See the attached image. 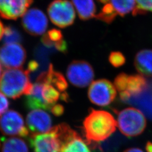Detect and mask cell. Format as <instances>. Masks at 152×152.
Wrapping results in <instances>:
<instances>
[{
  "mask_svg": "<svg viewBox=\"0 0 152 152\" xmlns=\"http://www.w3.org/2000/svg\"><path fill=\"white\" fill-rule=\"evenodd\" d=\"M117 126V121L110 113L91 109L83 122V130L88 142H99L111 136Z\"/></svg>",
  "mask_w": 152,
  "mask_h": 152,
  "instance_id": "6da1fadb",
  "label": "cell"
},
{
  "mask_svg": "<svg viewBox=\"0 0 152 152\" xmlns=\"http://www.w3.org/2000/svg\"><path fill=\"white\" fill-rule=\"evenodd\" d=\"M29 74V71L22 68L7 69L0 78V91L13 99L20 98L23 95H27L33 87Z\"/></svg>",
  "mask_w": 152,
  "mask_h": 152,
  "instance_id": "7a4b0ae2",
  "label": "cell"
},
{
  "mask_svg": "<svg viewBox=\"0 0 152 152\" xmlns=\"http://www.w3.org/2000/svg\"><path fill=\"white\" fill-rule=\"evenodd\" d=\"M147 125L145 115L139 109L129 107L118 112L117 126L122 134L134 137L142 134Z\"/></svg>",
  "mask_w": 152,
  "mask_h": 152,
  "instance_id": "3957f363",
  "label": "cell"
},
{
  "mask_svg": "<svg viewBox=\"0 0 152 152\" xmlns=\"http://www.w3.org/2000/svg\"><path fill=\"white\" fill-rule=\"evenodd\" d=\"M48 13L51 22L62 28L72 26L76 18L73 5L68 0H54L48 6Z\"/></svg>",
  "mask_w": 152,
  "mask_h": 152,
  "instance_id": "277c9868",
  "label": "cell"
},
{
  "mask_svg": "<svg viewBox=\"0 0 152 152\" xmlns=\"http://www.w3.org/2000/svg\"><path fill=\"white\" fill-rule=\"evenodd\" d=\"M117 91L114 85L105 79L92 82L88 90V96L92 103L105 107L112 103Z\"/></svg>",
  "mask_w": 152,
  "mask_h": 152,
  "instance_id": "5b68a950",
  "label": "cell"
},
{
  "mask_svg": "<svg viewBox=\"0 0 152 152\" xmlns=\"http://www.w3.org/2000/svg\"><path fill=\"white\" fill-rule=\"evenodd\" d=\"M68 80L75 86L83 88L89 85L94 78L92 66L84 60H74L66 70Z\"/></svg>",
  "mask_w": 152,
  "mask_h": 152,
  "instance_id": "8992f818",
  "label": "cell"
},
{
  "mask_svg": "<svg viewBox=\"0 0 152 152\" xmlns=\"http://www.w3.org/2000/svg\"><path fill=\"white\" fill-rule=\"evenodd\" d=\"M0 131L6 136L27 137L29 135L22 115L14 110H7L1 117Z\"/></svg>",
  "mask_w": 152,
  "mask_h": 152,
  "instance_id": "52a82bcc",
  "label": "cell"
},
{
  "mask_svg": "<svg viewBox=\"0 0 152 152\" xmlns=\"http://www.w3.org/2000/svg\"><path fill=\"white\" fill-rule=\"evenodd\" d=\"M26 58V51L20 44H4L0 48V63L8 69L21 68Z\"/></svg>",
  "mask_w": 152,
  "mask_h": 152,
  "instance_id": "ba28073f",
  "label": "cell"
},
{
  "mask_svg": "<svg viewBox=\"0 0 152 152\" xmlns=\"http://www.w3.org/2000/svg\"><path fill=\"white\" fill-rule=\"evenodd\" d=\"M29 141L34 152H60L61 151L60 139L54 127L46 133L32 134Z\"/></svg>",
  "mask_w": 152,
  "mask_h": 152,
  "instance_id": "9c48e42d",
  "label": "cell"
},
{
  "mask_svg": "<svg viewBox=\"0 0 152 152\" xmlns=\"http://www.w3.org/2000/svg\"><path fill=\"white\" fill-rule=\"evenodd\" d=\"M22 17V26L28 34L37 36L46 32L48 27V19L41 10L37 8L29 9Z\"/></svg>",
  "mask_w": 152,
  "mask_h": 152,
  "instance_id": "30bf717a",
  "label": "cell"
},
{
  "mask_svg": "<svg viewBox=\"0 0 152 152\" xmlns=\"http://www.w3.org/2000/svg\"><path fill=\"white\" fill-rule=\"evenodd\" d=\"M33 0H0V15L9 20H16L23 16Z\"/></svg>",
  "mask_w": 152,
  "mask_h": 152,
  "instance_id": "8fae6325",
  "label": "cell"
},
{
  "mask_svg": "<svg viewBox=\"0 0 152 152\" xmlns=\"http://www.w3.org/2000/svg\"><path fill=\"white\" fill-rule=\"evenodd\" d=\"M27 125L32 134H43L52 129V121L48 113L41 109H34L27 115Z\"/></svg>",
  "mask_w": 152,
  "mask_h": 152,
  "instance_id": "7c38bea8",
  "label": "cell"
},
{
  "mask_svg": "<svg viewBox=\"0 0 152 152\" xmlns=\"http://www.w3.org/2000/svg\"><path fill=\"white\" fill-rule=\"evenodd\" d=\"M37 81L49 83L57 88L62 94H66V90L68 88V83L65 77L59 72L56 71L52 64L49 65L46 72L41 73Z\"/></svg>",
  "mask_w": 152,
  "mask_h": 152,
  "instance_id": "4fadbf2b",
  "label": "cell"
},
{
  "mask_svg": "<svg viewBox=\"0 0 152 152\" xmlns=\"http://www.w3.org/2000/svg\"><path fill=\"white\" fill-rule=\"evenodd\" d=\"M126 103H130L141 109V112L152 119V81L148 83L146 88L139 95L130 98Z\"/></svg>",
  "mask_w": 152,
  "mask_h": 152,
  "instance_id": "5bb4252c",
  "label": "cell"
},
{
  "mask_svg": "<svg viewBox=\"0 0 152 152\" xmlns=\"http://www.w3.org/2000/svg\"><path fill=\"white\" fill-rule=\"evenodd\" d=\"M148 81L142 75H136L129 76L126 92L120 95L122 101L126 102L130 98L142 92L147 87Z\"/></svg>",
  "mask_w": 152,
  "mask_h": 152,
  "instance_id": "9a60e30c",
  "label": "cell"
},
{
  "mask_svg": "<svg viewBox=\"0 0 152 152\" xmlns=\"http://www.w3.org/2000/svg\"><path fill=\"white\" fill-rule=\"evenodd\" d=\"M134 64L142 76H152V50H142L136 54Z\"/></svg>",
  "mask_w": 152,
  "mask_h": 152,
  "instance_id": "2e32d148",
  "label": "cell"
},
{
  "mask_svg": "<svg viewBox=\"0 0 152 152\" xmlns=\"http://www.w3.org/2000/svg\"><path fill=\"white\" fill-rule=\"evenodd\" d=\"M42 43L48 48H55L59 51L65 53L67 51V44L63 39L60 30L52 29L44 34L42 39Z\"/></svg>",
  "mask_w": 152,
  "mask_h": 152,
  "instance_id": "e0dca14e",
  "label": "cell"
},
{
  "mask_svg": "<svg viewBox=\"0 0 152 152\" xmlns=\"http://www.w3.org/2000/svg\"><path fill=\"white\" fill-rule=\"evenodd\" d=\"M60 152H91L78 133L74 132L62 144Z\"/></svg>",
  "mask_w": 152,
  "mask_h": 152,
  "instance_id": "ac0fdd59",
  "label": "cell"
},
{
  "mask_svg": "<svg viewBox=\"0 0 152 152\" xmlns=\"http://www.w3.org/2000/svg\"><path fill=\"white\" fill-rule=\"evenodd\" d=\"M79 18L87 20L96 16V8L94 0H72Z\"/></svg>",
  "mask_w": 152,
  "mask_h": 152,
  "instance_id": "d6986e66",
  "label": "cell"
},
{
  "mask_svg": "<svg viewBox=\"0 0 152 152\" xmlns=\"http://www.w3.org/2000/svg\"><path fill=\"white\" fill-rule=\"evenodd\" d=\"M2 152H29L27 145L23 139L19 137L2 138Z\"/></svg>",
  "mask_w": 152,
  "mask_h": 152,
  "instance_id": "ffe728a7",
  "label": "cell"
},
{
  "mask_svg": "<svg viewBox=\"0 0 152 152\" xmlns=\"http://www.w3.org/2000/svg\"><path fill=\"white\" fill-rule=\"evenodd\" d=\"M109 2L117 14L121 16L133 12L137 7L135 0H109Z\"/></svg>",
  "mask_w": 152,
  "mask_h": 152,
  "instance_id": "44dd1931",
  "label": "cell"
},
{
  "mask_svg": "<svg viewBox=\"0 0 152 152\" xmlns=\"http://www.w3.org/2000/svg\"><path fill=\"white\" fill-rule=\"evenodd\" d=\"M117 15L111 4L109 2L104 5L100 12L96 15L95 18L101 21L110 24L114 20Z\"/></svg>",
  "mask_w": 152,
  "mask_h": 152,
  "instance_id": "7402d4cb",
  "label": "cell"
},
{
  "mask_svg": "<svg viewBox=\"0 0 152 152\" xmlns=\"http://www.w3.org/2000/svg\"><path fill=\"white\" fill-rule=\"evenodd\" d=\"M22 39L20 33L15 28L9 26L5 28L3 37V41L5 44H19L22 41Z\"/></svg>",
  "mask_w": 152,
  "mask_h": 152,
  "instance_id": "603a6c76",
  "label": "cell"
},
{
  "mask_svg": "<svg viewBox=\"0 0 152 152\" xmlns=\"http://www.w3.org/2000/svg\"><path fill=\"white\" fill-rule=\"evenodd\" d=\"M129 76L127 74L122 73L116 77L114 80V86L115 89L120 92V95L126 92Z\"/></svg>",
  "mask_w": 152,
  "mask_h": 152,
  "instance_id": "cb8c5ba5",
  "label": "cell"
},
{
  "mask_svg": "<svg viewBox=\"0 0 152 152\" xmlns=\"http://www.w3.org/2000/svg\"><path fill=\"white\" fill-rule=\"evenodd\" d=\"M136 9L132 12L134 15L139 14H143L147 11L152 12V0H135Z\"/></svg>",
  "mask_w": 152,
  "mask_h": 152,
  "instance_id": "d4e9b609",
  "label": "cell"
},
{
  "mask_svg": "<svg viewBox=\"0 0 152 152\" xmlns=\"http://www.w3.org/2000/svg\"><path fill=\"white\" fill-rule=\"evenodd\" d=\"M109 61L110 63L114 67H120L125 64V59L124 55L118 51L112 52L109 56Z\"/></svg>",
  "mask_w": 152,
  "mask_h": 152,
  "instance_id": "484cf974",
  "label": "cell"
},
{
  "mask_svg": "<svg viewBox=\"0 0 152 152\" xmlns=\"http://www.w3.org/2000/svg\"><path fill=\"white\" fill-rule=\"evenodd\" d=\"M9 107V102L5 95L0 92V116L4 114Z\"/></svg>",
  "mask_w": 152,
  "mask_h": 152,
  "instance_id": "4316f807",
  "label": "cell"
},
{
  "mask_svg": "<svg viewBox=\"0 0 152 152\" xmlns=\"http://www.w3.org/2000/svg\"><path fill=\"white\" fill-rule=\"evenodd\" d=\"M51 113L55 116H60L64 112V107L61 104H55L50 109Z\"/></svg>",
  "mask_w": 152,
  "mask_h": 152,
  "instance_id": "83f0119b",
  "label": "cell"
},
{
  "mask_svg": "<svg viewBox=\"0 0 152 152\" xmlns=\"http://www.w3.org/2000/svg\"><path fill=\"white\" fill-rule=\"evenodd\" d=\"M38 66V63L36 61H31L29 63L27 70L30 73L33 71H36L37 69Z\"/></svg>",
  "mask_w": 152,
  "mask_h": 152,
  "instance_id": "f1b7e54d",
  "label": "cell"
},
{
  "mask_svg": "<svg viewBox=\"0 0 152 152\" xmlns=\"http://www.w3.org/2000/svg\"><path fill=\"white\" fill-rule=\"evenodd\" d=\"M123 152H144L138 148H130L126 149Z\"/></svg>",
  "mask_w": 152,
  "mask_h": 152,
  "instance_id": "f546056e",
  "label": "cell"
},
{
  "mask_svg": "<svg viewBox=\"0 0 152 152\" xmlns=\"http://www.w3.org/2000/svg\"><path fill=\"white\" fill-rule=\"evenodd\" d=\"M4 32H5V28L4 27L2 23L0 20V40L4 37Z\"/></svg>",
  "mask_w": 152,
  "mask_h": 152,
  "instance_id": "4dcf8cb0",
  "label": "cell"
},
{
  "mask_svg": "<svg viewBox=\"0 0 152 152\" xmlns=\"http://www.w3.org/2000/svg\"><path fill=\"white\" fill-rule=\"evenodd\" d=\"M145 150L147 152H152V142L148 141L145 145Z\"/></svg>",
  "mask_w": 152,
  "mask_h": 152,
  "instance_id": "1f68e13d",
  "label": "cell"
},
{
  "mask_svg": "<svg viewBox=\"0 0 152 152\" xmlns=\"http://www.w3.org/2000/svg\"><path fill=\"white\" fill-rule=\"evenodd\" d=\"M98 1L100 3L104 4H108L109 2V0H98Z\"/></svg>",
  "mask_w": 152,
  "mask_h": 152,
  "instance_id": "d6a6232c",
  "label": "cell"
},
{
  "mask_svg": "<svg viewBox=\"0 0 152 152\" xmlns=\"http://www.w3.org/2000/svg\"><path fill=\"white\" fill-rule=\"evenodd\" d=\"M2 66L1 64V63H0V78L1 77V73H2Z\"/></svg>",
  "mask_w": 152,
  "mask_h": 152,
  "instance_id": "836d02e7",
  "label": "cell"
},
{
  "mask_svg": "<svg viewBox=\"0 0 152 152\" xmlns=\"http://www.w3.org/2000/svg\"><path fill=\"white\" fill-rule=\"evenodd\" d=\"M0 142H1V141H0ZM0 144H1V143H0Z\"/></svg>",
  "mask_w": 152,
  "mask_h": 152,
  "instance_id": "e575fe53",
  "label": "cell"
}]
</instances>
